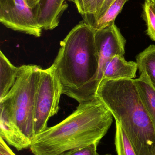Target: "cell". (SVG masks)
Returning a JSON list of instances; mask_svg holds the SVG:
<instances>
[{
    "mask_svg": "<svg viewBox=\"0 0 155 155\" xmlns=\"http://www.w3.org/2000/svg\"><path fill=\"white\" fill-rule=\"evenodd\" d=\"M95 34V31L84 21L79 23L61 41L52 65L62 94L79 104L96 98L99 60Z\"/></svg>",
    "mask_w": 155,
    "mask_h": 155,
    "instance_id": "6da1fadb",
    "label": "cell"
},
{
    "mask_svg": "<svg viewBox=\"0 0 155 155\" xmlns=\"http://www.w3.org/2000/svg\"><path fill=\"white\" fill-rule=\"evenodd\" d=\"M113 121L111 112L97 98L79 104L68 117L35 136L30 149L35 155H61L72 149L99 144Z\"/></svg>",
    "mask_w": 155,
    "mask_h": 155,
    "instance_id": "7a4b0ae2",
    "label": "cell"
},
{
    "mask_svg": "<svg viewBox=\"0 0 155 155\" xmlns=\"http://www.w3.org/2000/svg\"><path fill=\"white\" fill-rule=\"evenodd\" d=\"M96 96L111 112L136 155H155V128L133 79H103Z\"/></svg>",
    "mask_w": 155,
    "mask_h": 155,
    "instance_id": "3957f363",
    "label": "cell"
},
{
    "mask_svg": "<svg viewBox=\"0 0 155 155\" xmlns=\"http://www.w3.org/2000/svg\"><path fill=\"white\" fill-rule=\"evenodd\" d=\"M40 68L35 65L21 66L15 84L6 96L0 100V108L31 143L35 138V102Z\"/></svg>",
    "mask_w": 155,
    "mask_h": 155,
    "instance_id": "277c9868",
    "label": "cell"
},
{
    "mask_svg": "<svg viewBox=\"0 0 155 155\" xmlns=\"http://www.w3.org/2000/svg\"><path fill=\"white\" fill-rule=\"evenodd\" d=\"M35 95L34 118L35 137L47 128L48 120L58 113L62 89L53 66L40 68Z\"/></svg>",
    "mask_w": 155,
    "mask_h": 155,
    "instance_id": "5b68a950",
    "label": "cell"
},
{
    "mask_svg": "<svg viewBox=\"0 0 155 155\" xmlns=\"http://www.w3.org/2000/svg\"><path fill=\"white\" fill-rule=\"evenodd\" d=\"M0 21L7 28L35 37L43 29L25 0H0Z\"/></svg>",
    "mask_w": 155,
    "mask_h": 155,
    "instance_id": "8992f818",
    "label": "cell"
},
{
    "mask_svg": "<svg viewBox=\"0 0 155 155\" xmlns=\"http://www.w3.org/2000/svg\"><path fill=\"white\" fill-rule=\"evenodd\" d=\"M95 39L99 60L96 78L98 87L105 64L116 55H124L126 41L115 23L102 30L95 31Z\"/></svg>",
    "mask_w": 155,
    "mask_h": 155,
    "instance_id": "52a82bcc",
    "label": "cell"
},
{
    "mask_svg": "<svg viewBox=\"0 0 155 155\" xmlns=\"http://www.w3.org/2000/svg\"><path fill=\"white\" fill-rule=\"evenodd\" d=\"M66 0H39L32 8L43 30H52L59 25L63 13L67 9ZM75 3V0H68Z\"/></svg>",
    "mask_w": 155,
    "mask_h": 155,
    "instance_id": "ba28073f",
    "label": "cell"
},
{
    "mask_svg": "<svg viewBox=\"0 0 155 155\" xmlns=\"http://www.w3.org/2000/svg\"><path fill=\"white\" fill-rule=\"evenodd\" d=\"M137 70L136 62L127 61L124 55H116L105 64L102 72L101 81L103 79H133Z\"/></svg>",
    "mask_w": 155,
    "mask_h": 155,
    "instance_id": "9c48e42d",
    "label": "cell"
},
{
    "mask_svg": "<svg viewBox=\"0 0 155 155\" xmlns=\"http://www.w3.org/2000/svg\"><path fill=\"white\" fill-rule=\"evenodd\" d=\"M0 109V137L18 151L30 147L31 143L14 124L6 113Z\"/></svg>",
    "mask_w": 155,
    "mask_h": 155,
    "instance_id": "30bf717a",
    "label": "cell"
},
{
    "mask_svg": "<svg viewBox=\"0 0 155 155\" xmlns=\"http://www.w3.org/2000/svg\"><path fill=\"white\" fill-rule=\"evenodd\" d=\"M21 66L13 65L2 51H0V100L4 98L16 82Z\"/></svg>",
    "mask_w": 155,
    "mask_h": 155,
    "instance_id": "8fae6325",
    "label": "cell"
},
{
    "mask_svg": "<svg viewBox=\"0 0 155 155\" xmlns=\"http://www.w3.org/2000/svg\"><path fill=\"white\" fill-rule=\"evenodd\" d=\"M140 75L143 76L155 89V45H152L136 57Z\"/></svg>",
    "mask_w": 155,
    "mask_h": 155,
    "instance_id": "7c38bea8",
    "label": "cell"
},
{
    "mask_svg": "<svg viewBox=\"0 0 155 155\" xmlns=\"http://www.w3.org/2000/svg\"><path fill=\"white\" fill-rule=\"evenodd\" d=\"M142 103L155 128V89L144 77L134 79Z\"/></svg>",
    "mask_w": 155,
    "mask_h": 155,
    "instance_id": "4fadbf2b",
    "label": "cell"
},
{
    "mask_svg": "<svg viewBox=\"0 0 155 155\" xmlns=\"http://www.w3.org/2000/svg\"><path fill=\"white\" fill-rule=\"evenodd\" d=\"M128 0H114L102 17L90 26L95 31L102 30L115 23L116 17Z\"/></svg>",
    "mask_w": 155,
    "mask_h": 155,
    "instance_id": "5bb4252c",
    "label": "cell"
},
{
    "mask_svg": "<svg viewBox=\"0 0 155 155\" xmlns=\"http://www.w3.org/2000/svg\"><path fill=\"white\" fill-rule=\"evenodd\" d=\"M115 145L117 155H136L134 148L120 123L116 121Z\"/></svg>",
    "mask_w": 155,
    "mask_h": 155,
    "instance_id": "9a60e30c",
    "label": "cell"
},
{
    "mask_svg": "<svg viewBox=\"0 0 155 155\" xmlns=\"http://www.w3.org/2000/svg\"><path fill=\"white\" fill-rule=\"evenodd\" d=\"M143 16L147 26V32L155 41V5L152 0H145L143 5Z\"/></svg>",
    "mask_w": 155,
    "mask_h": 155,
    "instance_id": "2e32d148",
    "label": "cell"
},
{
    "mask_svg": "<svg viewBox=\"0 0 155 155\" xmlns=\"http://www.w3.org/2000/svg\"><path fill=\"white\" fill-rule=\"evenodd\" d=\"M105 0H75L78 12L83 17L93 16L102 8Z\"/></svg>",
    "mask_w": 155,
    "mask_h": 155,
    "instance_id": "e0dca14e",
    "label": "cell"
},
{
    "mask_svg": "<svg viewBox=\"0 0 155 155\" xmlns=\"http://www.w3.org/2000/svg\"><path fill=\"white\" fill-rule=\"evenodd\" d=\"M96 143L69 150L61 155H99L97 153Z\"/></svg>",
    "mask_w": 155,
    "mask_h": 155,
    "instance_id": "ac0fdd59",
    "label": "cell"
},
{
    "mask_svg": "<svg viewBox=\"0 0 155 155\" xmlns=\"http://www.w3.org/2000/svg\"><path fill=\"white\" fill-rule=\"evenodd\" d=\"M114 1V0H105L102 8L96 14L93 16L83 17V21H84L89 25H91L92 24L99 20L103 16Z\"/></svg>",
    "mask_w": 155,
    "mask_h": 155,
    "instance_id": "d6986e66",
    "label": "cell"
},
{
    "mask_svg": "<svg viewBox=\"0 0 155 155\" xmlns=\"http://www.w3.org/2000/svg\"><path fill=\"white\" fill-rule=\"evenodd\" d=\"M0 155H16L0 137Z\"/></svg>",
    "mask_w": 155,
    "mask_h": 155,
    "instance_id": "ffe728a7",
    "label": "cell"
},
{
    "mask_svg": "<svg viewBox=\"0 0 155 155\" xmlns=\"http://www.w3.org/2000/svg\"><path fill=\"white\" fill-rule=\"evenodd\" d=\"M25 1L28 5L31 8H32L35 5V4L37 3L39 0H25Z\"/></svg>",
    "mask_w": 155,
    "mask_h": 155,
    "instance_id": "44dd1931",
    "label": "cell"
},
{
    "mask_svg": "<svg viewBox=\"0 0 155 155\" xmlns=\"http://www.w3.org/2000/svg\"><path fill=\"white\" fill-rule=\"evenodd\" d=\"M152 1H153V2L154 3L155 5V0H152Z\"/></svg>",
    "mask_w": 155,
    "mask_h": 155,
    "instance_id": "7402d4cb",
    "label": "cell"
},
{
    "mask_svg": "<svg viewBox=\"0 0 155 155\" xmlns=\"http://www.w3.org/2000/svg\"><path fill=\"white\" fill-rule=\"evenodd\" d=\"M109 155V154H106V155Z\"/></svg>",
    "mask_w": 155,
    "mask_h": 155,
    "instance_id": "603a6c76",
    "label": "cell"
}]
</instances>
